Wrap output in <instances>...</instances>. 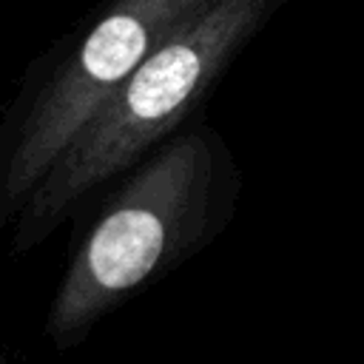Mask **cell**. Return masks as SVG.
<instances>
[{
	"label": "cell",
	"mask_w": 364,
	"mask_h": 364,
	"mask_svg": "<svg viewBox=\"0 0 364 364\" xmlns=\"http://www.w3.org/2000/svg\"><path fill=\"white\" fill-rule=\"evenodd\" d=\"M236 179L225 142L188 122L128 168L82 233L43 318L54 353L193 259L230 219Z\"/></svg>",
	"instance_id": "1"
},
{
	"label": "cell",
	"mask_w": 364,
	"mask_h": 364,
	"mask_svg": "<svg viewBox=\"0 0 364 364\" xmlns=\"http://www.w3.org/2000/svg\"><path fill=\"white\" fill-rule=\"evenodd\" d=\"M264 0H213L179 23L100 105L17 210L9 253L48 242L94 193L185 128L250 34Z\"/></svg>",
	"instance_id": "2"
},
{
	"label": "cell",
	"mask_w": 364,
	"mask_h": 364,
	"mask_svg": "<svg viewBox=\"0 0 364 364\" xmlns=\"http://www.w3.org/2000/svg\"><path fill=\"white\" fill-rule=\"evenodd\" d=\"M213 0H102L23 77L0 117V233L136 65Z\"/></svg>",
	"instance_id": "3"
},
{
	"label": "cell",
	"mask_w": 364,
	"mask_h": 364,
	"mask_svg": "<svg viewBox=\"0 0 364 364\" xmlns=\"http://www.w3.org/2000/svg\"><path fill=\"white\" fill-rule=\"evenodd\" d=\"M0 364H11V361H9V358H3V355H0Z\"/></svg>",
	"instance_id": "4"
}]
</instances>
